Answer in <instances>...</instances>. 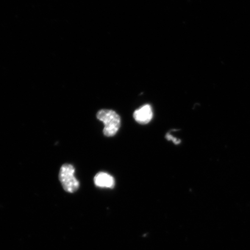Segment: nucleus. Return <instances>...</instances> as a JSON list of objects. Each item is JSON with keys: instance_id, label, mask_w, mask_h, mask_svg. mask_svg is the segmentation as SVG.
Listing matches in <instances>:
<instances>
[{"instance_id": "obj_2", "label": "nucleus", "mask_w": 250, "mask_h": 250, "mask_svg": "<svg viewBox=\"0 0 250 250\" xmlns=\"http://www.w3.org/2000/svg\"><path fill=\"white\" fill-rule=\"evenodd\" d=\"M75 168L73 165L65 164L59 171V180L65 191L74 193L79 188L80 183L74 176Z\"/></svg>"}, {"instance_id": "obj_4", "label": "nucleus", "mask_w": 250, "mask_h": 250, "mask_svg": "<svg viewBox=\"0 0 250 250\" xmlns=\"http://www.w3.org/2000/svg\"><path fill=\"white\" fill-rule=\"evenodd\" d=\"M94 183L97 187L110 189L113 188L115 185L114 178L105 172L97 174L94 178Z\"/></svg>"}, {"instance_id": "obj_1", "label": "nucleus", "mask_w": 250, "mask_h": 250, "mask_svg": "<svg viewBox=\"0 0 250 250\" xmlns=\"http://www.w3.org/2000/svg\"><path fill=\"white\" fill-rule=\"evenodd\" d=\"M97 118L104 125L103 133L105 136H114L120 129L121 126L120 115L111 109H101L97 114Z\"/></svg>"}, {"instance_id": "obj_3", "label": "nucleus", "mask_w": 250, "mask_h": 250, "mask_svg": "<svg viewBox=\"0 0 250 250\" xmlns=\"http://www.w3.org/2000/svg\"><path fill=\"white\" fill-rule=\"evenodd\" d=\"M133 117L137 123L142 125H146L152 120L153 118V111L151 106L146 104L134 112Z\"/></svg>"}, {"instance_id": "obj_5", "label": "nucleus", "mask_w": 250, "mask_h": 250, "mask_svg": "<svg viewBox=\"0 0 250 250\" xmlns=\"http://www.w3.org/2000/svg\"><path fill=\"white\" fill-rule=\"evenodd\" d=\"M166 137H167V140L172 141L175 145H179L181 143V140L179 139H177L176 138V137H173V136L171 135V134L167 133V136H166Z\"/></svg>"}]
</instances>
